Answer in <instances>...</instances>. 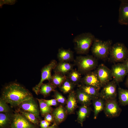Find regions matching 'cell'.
<instances>
[{
    "mask_svg": "<svg viewBox=\"0 0 128 128\" xmlns=\"http://www.w3.org/2000/svg\"><path fill=\"white\" fill-rule=\"evenodd\" d=\"M54 92V97L59 103L63 104H66L67 100L61 93L56 90Z\"/></svg>",
    "mask_w": 128,
    "mask_h": 128,
    "instance_id": "4dcf8cb0",
    "label": "cell"
},
{
    "mask_svg": "<svg viewBox=\"0 0 128 128\" xmlns=\"http://www.w3.org/2000/svg\"><path fill=\"white\" fill-rule=\"evenodd\" d=\"M96 71L101 87L112 80V77L111 70L104 64L99 65Z\"/></svg>",
    "mask_w": 128,
    "mask_h": 128,
    "instance_id": "30bf717a",
    "label": "cell"
},
{
    "mask_svg": "<svg viewBox=\"0 0 128 128\" xmlns=\"http://www.w3.org/2000/svg\"><path fill=\"white\" fill-rule=\"evenodd\" d=\"M67 78L66 75L61 74L54 73L52 75L51 82L56 87H60Z\"/></svg>",
    "mask_w": 128,
    "mask_h": 128,
    "instance_id": "d4e9b609",
    "label": "cell"
},
{
    "mask_svg": "<svg viewBox=\"0 0 128 128\" xmlns=\"http://www.w3.org/2000/svg\"><path fill=\"white\" fill-rule=\"evenodd\" d=\"M57 63L55 59L51 60L48 64L43 67L41 70V78L38 84L32 88L33 91L37 95L39 93L40 87L43 82L47 80L49 82L51 81L52 75L51 72L54 70L57 64Z\"/></svg>",
    "mask_w": 128,
    "mask_h": 128,
    "instance_id": "8992f818",
    "label": "cell"
},
{
    "mask_svg": "<svg viewBox=\"0 0 128 128\" xmlns=\"http://www.w3.org/2000/svg\"><path fill=\"white\" fill-rule=\"evenodd\" d=\"M91 109L89 106L82 105L78 111L77 121L82 127L83 123L89 115Z\"/></svg>",
    "mask_w": 128,
    "mask_h": 128,
    "instance_id": "ffe728a7",
    "label": "cell"
},
{
    "mask_svg": "<svg viewBox=\"0 0 128 128\" xmlns=\"http://www.w3.org/2000/svg\"><path fill=\"white\" fill-rule=\"evenodd\" d=\"M119 9V23L122 25L128 24V0H121Z\"/></svg>",
    "mask_w": 128,
    "mask_h": 128,
    "instance_id": "5bb4252c",
    "label": "cell"
},
{
    "mask_svg": "<svg viewBox=\"0 0 128 128\" xmlns=\"http://www.w3.org/2000/svg\"><path fill=\"white\" fill-rule=\"evenodd\" d=\"M3 1L4 3L10 5L13 4L16 1V0H4Z\"/></svg>",
    "mask_w": 128,
    "mask_h": 128,
    "instance_id": "8d00e7d4",
    "label": "cell"
},
{
    "mask_svg": "<svg viewBox=\"0 0 128 128\" xmlns=\"http://www.w3.org/2000/svg\"><path fill=\"white\" fill-rule=\"evenodd\" d=\"M44 120L50 123H54V118L51 114H48L44 116Z\"/></svg>",
    "mask_w": 128,
    "mask_h": 128,
    "instance_id": "e575fe53",
    "label": "cell"
},
{
    "mask_svg": "<svg viewBox=\"0 0 128 128\" xmlns=\"http://www.w3.org/2000/svg\"><path fill=\"white\" fill-rule=\"evenodd\" d=\"M128 57V50L123 43L117 42L112 46L109 60L113 63L123 62Z\"/></svg>",
    "mask_w": 128,
    "mask_h": 128,
    "instance_id": "5b68a950",
    "label": "cell"
},
{
    "mask_svg": "<svg viewBox=\"0 0 128 128\" xmlns=\"http://www.w3.org/2000/svg\"><path fill=\"white\" fill-rule=\"evenodd\" d=\"M32 97V94L27 89L19 84L13 82L5 87L1 98L12 106L16 107Z\"/></svg>",
    "mask_w": 128,
    "mask_h": 128,
    "instance_id": "6da1fadb",
    "label": "cell"
},
{
    "mask_svg": "<svg viewBox=\"0 0 128 128\" xmlns=\"http://www.w3.org/2000/svg\"><path fill=\"white\" fill-rule=\"evenodd\" d=\"M9 128H39L27 119L22 114L15 112L11 118Z\"/></svg>",
    "mask_w": 128,
    "mask_h": 128,
    "instance_id": "52a82bcc",
    "label": "cell"
},
{
    "mask_svg": "<svg viewBox=\"0 0 128 128\" xmlns=\"http://www.w3.org/2000/svg\"><path fill=\"white\" fill-rule=\"evenodd\" d=\"M74 64L81 74H85L95 69L98 66L97 59L91 55L79 56L74 60Z\"/></svg>",
    "mask_w": 128,
    "mask_h": 128,
    "instance_id": "3957f363",
    "label": "cell"
},
{
    "mask_svg": "<svg viewBox=\"0 0 128 128\" xmlns=\"http://www.w3.org/2000/svg\"><path fill=\"white\" fill-rule=\"evenodd\" d=\"M46 128H58V125L55 123H54L52 125Z\"/></svg>",
    "mask_w": 128,
    "mask_h": 128,
    "instance_id": "74e56055",
    "label": "cell"
},
{
    "mask_svg": "<svg viewBox=\"0 0 128 128\" xmlns=\"http://www.w3.org/2000/svg\"><path fill=\"white\" fill-rule=\"evenodd\" d=\"M75 93L78 101L82 105L89 106L91 104L93 98L78 88Z\"/></svg>",
    "mask_w": 128,
    "mask_h": 128,
    "instance_id": "d6986e66",
    "label": "cell"
},
{
    "mask_svg": "<svg viewBox=\"0 0 128 128\" xmlns=\"http://www.w3.org/2000/svg\"><path fill=\"white\" fill-rule=\"evenodd\" d=\"M110 70L113 80L117 84L122 82L128 74L123 63L114 64L112 65Z\"/></svg>",
    "mask_w": 128,
    "mask_h": 128,
    "instance_id": "8fae6325",
    "label": "cell"
},
{
    "mask_svg": "<svg viewBox=\"0 0 128 128\" xmlns=\"http://www.w3.org/2000/svg\"><path fill=\"white\" fill-rule=\"evenodd\" d=\"M74 64L69 62H59L53 70L54 73H58L66 75L73 69Z\"/></svg>",
    "mask_w": 128,
    "mask_h": 128,
    "instance_id": "ac0fdd59",
    "label": "cell"
},
{
    "mask_svg": "<svg viewBox=\"0 0 128 128\" xmlns=\"http://www.w3.org/2000/svg\"><path fill=\"white\" fill-rule=\"evenodd\" d=\"M50 124L51 123L44 120L40 121L39 125L41 128H46L50 126Z\"/></svg>",
    "mask_w": 128,
    "mask_h": 128,
    "instance_id": "836d02e7",
    "label": "cell"
},
{
    "mask_svg": "<svg viewBox=\"0 0 128 128\" xmlns=\"http://www.w3.org/2000/svg\"><path fill=\"white\" fill-rule=\"evenodd\" d=\"M119 101L122 105H128V90L119 87L118 89Z\"/></svg>",
    "mask_w": 128,
    "mask_h": 128,
    "instance_id": "484cf974",
    "label": "cell"
},
{
    "mask_svg": "<svg viewBox=\"0 0 128 128\" xmlns=\"http://www.w3.org/2000/svg\"><path fill=\"white\" fill-rule=\"evenodd\" d=\"M81 82L82 84L93 87L99 91L101 87L96 70L85 74L82 78Z\"/></svg>",
    "mask_w": 128,
    "mask_h": 128,
    "instance_id": "7c38bea8",
    "label": "cell"
},
{
    "mask_svg": "<svg viewBox=\"0 0 128 128\" xmlns=\"http://www.w3.org/2000/svg\"><path fill=\"white\" fill-rule=\"evenodd\" d=\"M75 85L68 78L59 87L60 91L63 93L67 94L73 91Z\"/></svg>",
    "mask_w": 128,
    "mask_h": 128,
    "instance_id": "83f0119b",
    "label": "cell"
},
{
    "mask_svg": "<svg viewBox=\"0 0 128 128\" xmlns=\"http://www.w3.org/2000/svg\"><path fill=\"white\" fill-rule=\"evenodd\" d=\"M117 85L114 80L109 82L102 87L100 92L99 97L105 101L116 99L117 95Z\"/></svg>",
    "mask_w": 128,
    "mask_h": 128,
    "instance_id": "9c48e42d",
    "label": "cell"
},
{
    "mask_svg": "<svg viewBox=\"0 0 128 128\" xmlns=\"http://www.w3.org/2000/svg\"><path fill=\"white\" fill-rule=\"evenodd\" d=\"M57 57L59 62H69L75 60L73 52L69 49H65L62 47L59 49Z\"/></svg>",
    "mask_w": 128,
    "mask_h": 128,
    "instance_id": "2e32d148",
    "label": "cell"
},
{
    "mask_svg": "<svg viewBox=\"0 0 128 128\" xmlns=\"http://www.w3.org/2000/svg\"><path fill=\"white\" fill-rule=\"evenodd\" d=\"M51 114L54 118V123L58 126L66 119L68 114L65 108L61 105L53 110Z\"/></svg>",
    "mask_w": 128,
    "mask_h": 128,
    "instance_id": "9a60e30c",
    "label": "cell"
},
{
    "mask_svg": "<svg viewBox=\"0 0 128 128\" xmlns=\"http://www.w3.org/2000/svg\"><path fill=\"white\" fill-rule=\"evenodd\" d=\"M125 85L128 87V77L126 79L125 82Z\"/></svg>",
    "mask_w": 128,
    "mask_h": 128,
    "instance_id": "f35d334b",
    "label": "cell"
},
{
    "mask_svg": "<svg viewBox=\"0 0 128 128\" xmlns=\"http://www.w3.org/2000/svg\"><path fill=\"white\" fill-rule=\"evenodd\" d=\"M75 85L81 82V74L76 69H73L66 76Z\"/></svg>",
    "mask_w": 128,
    "mask_h": 128,
    "instance_id": "cb8c5ba5",
    "label": "cell"
},
{
    "mask_svg": "<svg viewBox=\"0 0 128 128\" xmlns=\"http://www.w3.org/2000/svg\"><path fill=\"white\" fill-rule=\"evenodd\" d=\"M43 100L46 103L50 106H56L59 104V103L55 99L49 100Z\"/></svg>",
    "mask_w": 128,
    "mask_h": 128,
    "instance_id": "d6a6232c",
    "label": "cell"
},
{
    "mask_svg": "<svg viewBox=\"0 0 128 128\" xmlns=\"http://www.w3.org/2000/svg\"><path fill=\"white\" fill-rule=\"evenodd\" d=\"M22 114L29 121L34 124L38 126L40 122L34 114L30 113L24 111H21Z\"/></svg>",
    "mask_w": 128,
    "mask_h": 128,
    "instance_id": "f546056e",
    "label": "cell"
},
{
    "mask_svg": "<svg viewBox=\"0 0 128 128\" xmlns=\"http://www.w3.org/2000/svg\"><path fill=\"white\" fill-rule=\"evenodd\" d=\"M56 88L51 82L43 83L40 87L39 93L46 97L49 96L51 92L55 91Z\"/></svg>",
    "mask_w": 128,
    "mask_h": 128,
    "instance_id": "603a6c76",
    "label": "cell"
},
{
    "mask_svg": "<svg viewBox=\"0 0 128 128\" xmlns=\"http://www.w3.org/2000/svg\"><path fill=\"white\" fill-rule=\"evenodd\" d=\"M78 88L91 97L93 99L99 97L100 92L95 87L81 84L78 85Z\"/></svg>",
    "mask_w": 128,
    "mask_h": 128,
    "instance_id": "7402d4cb",
    "label": "cell"
},
{
    "mask_svg": "<svg viewBox=\"0 0 128 128\" xmlns=\"http://www.w3.org/2000/svg\"><path fill=\"white\" fill-rule=\"evenodd\" d=\"M92 103L94 107V119H96L99 113L104 109L105 101L100 97L93 99Z\"/></svg>",
    "mask_w": 128,
    "mask_h": 128,
    "instance_id": "44dd1931",
    "label": "cell"
},
{
    "mask_svg": "<svg viewBox=\"0 0 128 128\" xmlns=\"http://www.w3.org/2000/svg\"><path fill=\"white\" fill-rule=\"evenodd\" d=\"M7 102L1 98L0 100V112L2 113H7L10 110Z\"/></svg>",
    "mask_w": 128,
    "mask_h": 128,
    "instance_id": "1f68e13d",
    "label": "cell"
},
{
    "mask_svg": "<svg viewBox=\"0 0 128 128\" xmlns=\"http://www.w3.org/2000/svg\"><path fill=\"white\" fill-rule=\"evenodd\" d=\"M112 44L111 40L103 41L96 38L91 49V52L94 57L97 59L102 60L108 58Z\"/></svg>",
    "mask_w": 128,
    "mask_h": 128,
    "instance_id": "277c9868",
    "label": "cell"
},
{
    "mask_svg": "<svg viewBox=\"0 0 128 128\" xmlns=\"http://www.w3.org/2000/svg\"><path fill=\"white\" fill-rule=\"evenodd\" d=\"M95 38L94 35L89 32L82 33L75 37L73 41L77 53L80 54H87Z\"/></svg>",
    "mask_w": 128,
    "mask_h": 128,
    "instance_id": "7a4b0ae2",
    "label": "cell"
},
{
    "mask_svg": "<svg viewBox=\"0 0 128 128\" xmlns=\"http://www.w3.org/2000/svg\"><path fill=\"white\" fill-rule=\"evenodd\" d=\"M37 99L39 104L40 112L42 117H44L47 114L52 113L53 110V109L46 103L43 99Z\"/></svg>",
    "mask_w": 128,
    "mask_h": 128,
    "instance_id": "4316f807",
    "label": "cell"
},
{
    "mask_svg": "<svg viewBox=\"0 0 128 128\" xmlns=\"http://www.w3.org/2000/svg\"><path fill=\"white\" fill-rule=\"evenodd\" d=\"M11 120L7 113H0V128H9Z\"/></svg>",
    "mask_w": 128,
    "mask_h": 128,
    "instance_id": "f1b7e54d",
    "label": "cell"
},
{
    "mask_svg": "<svg viewBox=\"0 0 128 128\" xmlns=\"http://www.w3.org/2000/svg\"><path fill=\"white\" fill-rule=\"evenodd\" d=\"M122 63L126 69L127 73H128V57Z\"/></svg>",
    "mask_w": 128,
    "mask_h": 128,
    "instance_id": "d590c367",
    "label": "cell"
},
{
    "mask_svg": "<svg viewBox=\"0 0 128 128\" xmlns=\"http://www.w3.org/2000/svg\"><path fill=\"white\" fill-rule=\"evenodd\" d=\"M24 111L32 113L39 119V112L37 103L32 97L22 103L19 106Z\"/></svg>",
    "mask_w": 128,
    "mask_h": 128,
    "instance_id": "4fadbf2b",
    "label": "cell"
},
{
    "mask_svg": "<svg viewBox=\"0 0 128 128\" xmlns=\"http://www.w3.org/2000/svg\"><path fill=\"white\" fill-rule=\"evenodd\" d=\"M103 110L106 116L112 118L119 116L122 111V109L115 99L105 101Z\"/></svg>",
    "mask_w": 128,
    "mask_h": 128,
    "instance_id": "ba28073f",
    "label": "cell"
},
{
    "mask_svg": "<svg viewBox=\"0 0 128 128\" xmlns=\"http://www.w3.org/2000/svg\"><path fill=\"white\" fill-rule=\"evenodd\" d=\"M77 101L75 91L73 90L69 93L67 100L65 108L68 114L73 113L78 107Z\"/></svg>",
    "mask_w": 128,
    "mask_h": 128,
    "instance_id": "e0dca14e",
    "label": "cell"
}]
</instances>
